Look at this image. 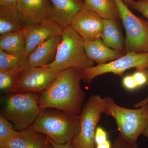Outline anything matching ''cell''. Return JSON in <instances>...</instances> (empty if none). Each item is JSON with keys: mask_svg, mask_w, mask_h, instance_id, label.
<instances>
[{"mask_svg": "<svg viewBox=\"0 0 148 148\" xmlns=\"http://www.w3.org/2000/svg\"><path fill=\"white\" fill-rule=\"evenodd\" d=\"M0 50L28 57L23 29L1 35Z\"/></svg>", "mask_w": 148, "mask_h": 148, "instance_id": "18", "label": "cell"}, {"mask_svg": "<svg viewBox=\"0 0 148 148\" xmlns=\"http://www.w3.org/2000/svg\"><path fill=\"white\" fill-rule=\"evenodd\" d=\"M2 147L54 148L51 140L48 136L36 131L32 127L17 131L13 138Z\"/></svg>", "mask_w": 148, "mask_h": 148, "instance_id": "13", "label": "cell"}, {"mask_svg": "<svg viewBox=\"0 0 148 148\" xmlns=\"http://www.w3.org/2000/svg\"><path fill=\"white\" fill-rule=\"evenodd\" d=\"M12 124L4 117L0 116V147L5 145L16 134Z\"/></svg>", "mask_w": 148, "mask_h": 148, "instance_id": "23", "label": "cell"}, {"mask_svg": "<svg viewBox=\"0 0 148 148\" xmlns=\"http://www.w3.org/2000/svg\"><path fill=\"white\" fill-rule=\"evenodd\" d=\"M130 6L134 10L142 14L148 21V0L134 1Z\"/></svg>", "mask_w": 148, "mask_h": 148, "instance_id": "24", "label": "cell"}, {"mask_svg": "<svg viewBox=\"0 0 148 148\" xmlns=\"http://www.w3.org/2000/svg\"><path fill=\"white\" fill-rule=\"evenodd\" d=\"M147 104H148V95L145 99H143L142 101L135 104L134 105V107L135 108H139Z\"/></svg>", "mask_w": 148, "mask_h": 148, "instance_id": "32", "label": "cell"}, {"mask_svg": "<svg viewBox=\"0 0 148 148\" xmlns=\"http://www.w3.org/2000/svg\"><path fill=\"white\" fill-rule=\"evenodd\" d=\"M108 140V134L107 131L101 127H97L95 130L94 143L97 145L104 143Z\"/></svg>", "mask_w": 148, "mask_h": 148, "instance_id": "26", "label": "cell"}, {"mask_svg": "<svg viewBox=\"0 0 148 148\" xmlns=\"http://www.w3.org/2000/svg\"><path fill=\"white\" fill-rule=\"evenodd\" d=\"M4 148V147H1V148Z\"/></svg>", "mask_w": 148, "mask_h": 148, "instance_id": "36", "label": "cell"}, {"mask_svg": "<svg viewBox=\"0 0 148 148\" xmlns=\"http://www.w3.org/2000/svg\"><path fill=\"white\" fill-rule=\"evenodd\" d=\"M127 6L130 5V4L134 1V0H123Z\"/></svg>", "mask_w": 148, "mask_h": 148, "instance_id": "33", "label": "cell"}, {"mask_svg": "<svg viewBox=\"0 0 148 148\" xmlns=\"http://www.w3.org/2000/svg\"><path fill=\"white\" fill-rule=\"evenodd\" d=\"M27 26L16 9L0 7V34L22 30Z\"/></svg>", "mask_w": 148, "mask_h": 148, "instance_id": "17", "label": "cell"}, {"mask_svg": "<svg viewBox=\"0 0 148 148\" xmlns=\"http://www.w3.org/2000/svg\"><path fill=\"white\" fill-rule=\"evenodd\" d=\"M31 127L56 144H66L72 142L79 132V116L48 108L41 110Z\"/></svg>", "mask_w": 148, "mask_h": 148, "instance_id": "2", "label": "cell"}, {"mask_svg": "<svg viewBox=\"0 0 148 148\" xmlns=\"http://www.w3.org/2000/svg\"><path fill=\"white\" fill-rule=\"evenodd\" d=\"M84 9L95 12L103 19L117 20L120 18L115 0H84Z\"/></svg>", "mask_w": 148, "mask_h": 148, "instance_id": "20", "label": "cell"}, {"mask_svg": "<svg viewBox=\"0 0 148 148\" xmlns=\"http://www.w3.org/2000/svg\"><path fill=\"white\" fill-rule=\"evenodd\" d=\"M104 19L95 12L84 9L75 16L70 26L84 40L101 38Z\"/></svg>", "mask_w": 148, "mask_h": 148, "instance_id": "11", "label": "cell"}, {"mask_svg": "<svg viewBox=\"0 0 148 148\" xmlns=\"http://www.w3.org/2000/svg\"><path fill=\"white\" fill-rule=\"evenodd\" d=\"M145 71L146 73H147V77H148V82L147 84V85L148 86V69H147V70H145Z\"/></svg>", "mask_w": 148, "mask_h": 148, "instance_id": "35", "label": "cell"}, {"mask_svg": "<svg viewBox=\"0 0 148 148\" xmlns=\"http://www.w3.org/2000/svg\"><path fill=\"white\" fill-rule=\"evenodd\" d=\"M20 73L14 70L0 71V89L2 92H13L16 78Z\"/></svg>", "mask_w": 148, "mask_h": 148, "instance_id": "22", "label": "cell"}, {"mask_svg": "<svg viewBox=\"0 0 148 148\" xmlns=\"http://www.w3.org/2000/svg\"><path fill=\"white\" fill-rule=\"evenodd\" d=\"M112 145L110 140H108L104 143L96 145L95 148H112Z\"/></svg>", "mask_w": 148, "mask_h": 148, "instance_id": "31", "label": "cell"}, {"mask_svg": "<svg viewBox=\"0 0 148 148\" xmlns=\"http://www.w3.org/2000/svg\"><path fill=\"white\" fill-rule=\"evenodd\" d=\"M143 135L148 139V125L145 130V132L143 133Z\"/></svg>", "mask_w": 148, "mask_h": 148, "instance_id": "34", "label": "cell"}, {"mask_svg": "<svg viewBox=\"0 0 148 148\" xmlns=\"http://www.w3.org/2000/svg\"><path fill=\"white\" fill-rule=\"evenodd\" d=\"M51 17L64 27L70 26L75 16L84 9V0H50Z\"/></svg>", "mask_w": 148, "mask_h": 148, "instance_id": "14", "label": "cell"}, {"mask_svg": "<svg viewBox=\"0 0 148 148\" xmlns=\"http://www.w3.org/2000/svg\"><path fill=\"white\" fill-rule=\"evenodd\" d=\"M125 29L127 52H148V21L132 13L123 0H115Z\"/></svg>", "mask_w": 148, "mask_h": 148, "instance_id": "7", "label": "cell"}, {"mask_svg": "<svg viewBox=\"0 0 148 148\" xmlns=\"http://www.w3.org/2000/svg\"><path fill=\"white\" fill-rule=\"evenodd\" d=\"M107 100L105 114L115 120L119 136L130 144L137 143L148 125V104L131 109L119 106L111 97H107Z\"/></svg>", "mask_w": 148, "mask_h": 148, "instance_id": "4", "label": "cell"}, {"mask_svg": "<svg viewBox=\"0 0 148 148\" xmlns=\"http://www.w3.org/2000/svg\"><path fill=\"white\" fill-rule=\"evenodd\" d=\"M16 10L27 26L51 17L52 6L47 0H18Z\"/></svg>", "mask_w": 148, "mask_h": 148, "instance_id": "12", "label": "cell"}, {"mask_svg": "<svg viewBox=\"0 0 148 148\" xmlns=\"http://www.w3.org/2000/svg\"><path fill=\"white\" fill-rule=\"evenodd\" d=\"M132 76L138 88L141 87L147 84L148 77L145 70L138 71L135 72Z\"/></svg>", "mask_w": 148, "mask_h": 148, "instance_id": "25", "label": "cell"}, {"mask_svg": "<svg viewBox=\"0 0 148 148\" xmlns=\"http://www.w3.org/2000/svg\"><path fill=\"white\" fill-rule=\"evenodd\" d=\"M50 67H30L19 74L13 93L33 92L41 93L60 73Z\"/></svg>", "mask_w": 148, "mask_h": 148, "instance_id": "9", "label": "cell"}, {"mask_svg": "<svg viewBox=\"0 0 148 148\" xmlns=\"http://www.w3.org/2000/svg\"><path fill=\"white\" fill-rule=\"evenodd\" d=\"M132 68H135L138 71L147 69L148 52H127L125 55L114 61L82 69L81 71L83 81L89 83L95 77L108 73L122 76L124 72Z\"/></svg>", "mask_w": 148, "mask_h": 148, "instance_id": "8", "label": "cell"}, {"mask_svg": "<svg viewBox=\"0 0 148 148\" xmlns=\"http://www.w3.org/2000/svg\"><path fill=\"white\" fill-rule=\"evenodd\" d=\"M84 47L88 57L98 65L114 61L123 56L121 51L107 46L101 38L84 40Z\"/></svg>", "mask_w": 148, "mask_h": 148, "instance_id": "16", "label": "cell"}, {"mask_svg": "<svg viewBox=\"0 0 148 148\" xmlns=\"http://www.w3.org/2000/svg\"><path fill=\"white\" fill-rule=\"evenodd\" d=\"M18 0H0V7L16 9Z\"/></svg>", "mask_w": 148, "mask_h": 148, "instance_id": "29", "label": "cell"}, {"mask_svg": "<svg viewBox=\"0 0 148 148\" xmlns=\"http://www.w3.org/2000/svg\"><path fill=\"white\" fill-rule=\"evenodd\" d=\"M51 142L54 148H74L72 142H68L64 144H56L53 142L52 140Z\"/></svg>", "mask_w": 148, "mask_h": 148, "instance_id": "30", "label": "cell"}, {"mask_svg": "<svg viewBox=\"0 0 148 148\" xmlns=\"http://www.w3.org/2000/svg\"><path fill=\"white\" fill-rule=\"evenodd\" d=\"M64 28L52 17L46 18L37 24L26 26L23 31L27 56L41 44L52 37L61 35Z\"/></svg>", "mask_w": 148, "mask_h": 148, "instance_id": "10", "label": "cell"}, {"mask_svg": "<svg viewBox=\"0 0 148 148\" xmlns=\"http://www.w3.org/2000/svg\"><path fill=\"white\" fill-rule=\"evenodd\" d=\"M81 80L80 69L71 68L60 72L39 96L38 103L41 110L52 108L79 115L85 98L81 87Z\"/></svg>", "mask_w": 148, "mask_h": 148, "instance_id": "1", "label": "cell"}, {"mask_svg": "<svg viewBox=\"0 0 148 148\" xmlns=\"http://www.w3.org/2000/svg\"><path fill=\"white\" fill-rule=\"evenodd\" d=\"M39 96L36 92L14 93L7 99L2 116L16 131L31 127L41 112Z\"/></svg>", "mask_w": 148, "mask_h": 148, "instance_id": "5", "label": "cell"}, {"mask_svg": "<svg viewBox=\"0 0 148 148\" xmlns=\"http://www.w3.org/2000/svg\"><path fill=\"white\" fill-rule=\"evenodd\" d=\"M62 40L54 61L46 67L62 71L71 68L82 70L95 66L88 57L84 40L71 26L65 27L61 34Z\"/></svg>", "mask_w": 148, "mask_h": 148, "instance_id": "3", "label": "cell"}, {"mask_svg": "<svg viewBox=\"0 0 148 148\" xmlns=\"http://www.w3.org/2000/svg\"><path fill=\"white\" fill-rule=\"evenodd\" d=\"M103 29L101 38L108 47L122 52L123 37L116 20L104 19Z\"/></svg>", "mask_w": 148, "mask_h": 148, "instance_id": "19", "label": "cell"}, {"mask_svg": "<svg viewBox=\"0 0 148 148\" xmlns=\"http://www.w3.org/2000/svg\"><path fill=\"white\" fill-rule=\"evenodd\" d=\"M107 106V97L98 95L89 97L79 114V132L72 142L74 148L95 147V130L102 114L106 113Z\"/></svg>", "mask_w": 148, "mask_h": 148, "instance_id": "6", "label": "cell"}, {"mask_svg": "<svg viewBox=\"0 0 148 148\" xmlns=\"http://www.w3.org/2000/svg\"><path fill=\"white\" fill-rule=\"evenodd\" d=\"M112 148H138L137 143L130 144L123 140L119 136L115 139Z\"/></svg>", "mask_w": 148, "mask_h": 148, "instance_id": "27", "label": "cell"}, {"mask_svg": "<svg viewBox=\"0 0 148 148\" xmlns=\"http://www.w3.org/2000/svg\"><path fill=\"white\" fill-rule=\"evenodd\" d=\"M30 67L28 57L0 50V71L14 70L21 73Z\"/></svg>", "mask_w": 148, "mask_h": 148, "instance_id": "21", "label": "cell"}, {"mask_svg": "<svg viewBox=\"0 0 148 148\" xmlns=\"http://www.w3.org/2000/svg\"><path fill=\"white\" fill-rule=\"evenodd\" d=\"M95 148V147H93V148Z\"/></svg>", "mask_w": 148, "mask_h": 148, "instance_id": "37", "label": "cell"}, {"mask_svg": "<svg viewBox=\"0 0 148 148\" xmlns=\"http://www.w3.org/2000/svg\"><path fill=\"white\" fill-rule=\"evenodd\" d=\"M122 84L125 88L127 90H134L138 88L132 75L124 77L123 79Z\"/></svg>", "mask_w": 148, "mask_h": 148, "instance_id": "28", "label": "cell"}, {"mask_svg": "<svg viewBox=\"0 0 148 148\" xmlns=\"http://www.w3.org/2000/svg\"><path fill=\"white\" fill-rule=\"evenodd\" d=\"M62 40L61 35L55 36L42 43L28 55L32 67H44L55 60L58 46Z\"/></svg>", "mask_w": 148, "mask_h": 148, "instance_id": "15", "label": "cell"}]
</instances>
